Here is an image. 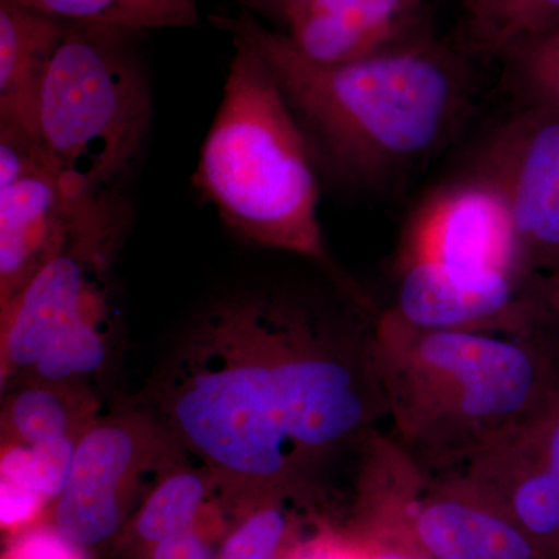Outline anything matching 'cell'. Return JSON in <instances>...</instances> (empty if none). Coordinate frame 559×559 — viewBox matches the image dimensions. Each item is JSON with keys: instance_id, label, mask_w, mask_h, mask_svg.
I'll return each instance as SVG.
<instances>
[{"instance_id": "cell-10", "label": "cell", "mask_w": 559, "mask_h": 559, "mask_svg": "<svg viewBox=\"0 0 559 559\" xmlns=\"http://www.w3.org/2000/svg\"><path fill=\"white\" fill-rule=\"evenodd\" d=\"M502 191L535 275L559 266V112L527 108L500 128L479 165Z\"/></svg>"}, {"instance_id": "cell-5", "label": "cell", "mask_w": 559, "mask_h": 559, "mask_svg": "<svg viewBox=\"0 0 559 559\" xmlns=\"http://www.w3.org/2000/svg\"><path fill=\"white\" fill-rule=\"evenodd\" d=\"M123 229L119 200L103 201L39 274L0 308V390L38 380L100 393L123 340L112 282Z\"/></svg>"}, {"instance_id": "cell-4", "label": "cell", "mask_w": 559, "mask_h": 559, "mask_svg": "<svg viewBox=\"0 0 559 559\" xmlns=\"http://www.w3.org/2000/svg\"><path fill=\"white\" fill-rule=\"evenodd\" d=\"M194 183L231 230L330 267L308 139L274 72L238 36Z\"/></svg>"}, {"instance_id": "cell-15", "label": "cell", "mask_w": 559, "mask_h": 559, "mask_svg": "<svg viewBox=\"0 0 559 559\" xmlns=\"http://www.w3.org/2000/svg\"><path fill=\"white\" fill-rule=\"evenodd\" d=\"M0 392V441L11 443L80 439L105 406L95 390L61 382L20 381Z\"/></svg>"}, {"instance_id": "cell-12", "label": "cell", "mask_w": 559, "mask_h": 559, "mask_svg": "<svg viewBox=\"0 0 559 559\" xmlns=\"http://www.w3.org/2000/svg\"><path fill=\"white\" fill-rule=\"evenodd\" d=\"M412 527L436 559H540L513 518L459 471L425 474Z\"/></svg>"}, {"instance_id": "cell-21", "label": "cell", "mask_w": 559, "mask_h": 559, "mask_svg": "<svg viewBox=\"0 0 559 559\" xmlns=\"http://www.w3.org/2000/svg\"><path fill=\"white\" fill-rule=\"evenodd\" d=\"M301 492H270L250 500L252 511L224 540L218 559H280L290 532L286 503Z\"/></svg>"}, {"instance_id": "cell-19", "label": "cell", "mask_w": 559, "mask_h": 559, "mask_svg": "<svg viewBox=\"0 0 559 559\" xmlns=\"http://www.w3.org/2000/svg\"><path fill=\"white\" fill-rule=\"evenodd\" d=\"M499 60L528 108L559 112V21L518 40Z\"/></svg>"}, {"instance_id": "cell-1", "label": "cell", "mask_w": 559, "mask_h": 559, "mask_svg": "<svg viewBox=\"0 0 559 559\" xmlns=\"http://www.w3.org/2000/svg\"><path fill=\"white\" fill-rule=\"evenodd\" d=\"M377 308L280 290L201 312L134 403L215 476L223 495H308L333 460L389 418L374 355Z\"/></svg>"}, {"instance_id": "cell-9", "label": "cell", "mask_w": 559, "mask_h": 559, "mask_svg": "<svg viewBox=\"0 0 559 559\" xmlns=\"http://www.w3.org/2000/svg\"><path fill=\"white\" fill-rule=\"evenodd\" d=\"M109 198L87 200L73 194L47 164L38 140L0 124V308L39 274L81 221Z\"/></svg>"}, {"instance_id": "cell-27", "label": "cell", "mask_w": 559, "mask_h": 559, "mask_svg": "<svg viewBox=\"0 0 559 559\" xmlns=\"http://www.w3.org/2000/svg\"><path fill=\"white\" fill-rule=\"evenodd\" d=\"M538 301L544 325L559 344V266L540 275Z\"/></svg>"}, {"instance_id": "cell-24", "label": "cell", "mask_w": 559, "mask_h": 559, "mask_svg": "<svg viewBox=\"0 0 559 559\" xmlns=\"http://www.w3.org/2000/svg\"><path fill=\"white\" fill-rule=\"evenodd\" d=\"M151 559H218L198 525L162 539L151 550Z\"/></svg>"}, {"instance_id": "cell-3", "label": "cell", "mask_w": 559, "mask_h": 559, "mask_svg": "<svg viewBox=\"0 0 559 559\" xmlns=\"http://www.w3.org/2000/svg\"><path fill=\"white\" fill-rule=\"evenodd\" d=\"M374 355L392 437L428 476L462 469L559 385V344L546 325L423 330L385 308L374 319Z\"/></svg>"}, {"instance_id": "cell-11", "label": "cell", "mask_w": 559, "mask_h": 559, "mask_svg": "<svg viewBox=\"0 0 559 559\" xmlns=\"http://www.w3.org/2000/svg\"><path fill=\"white\" fill-rule=\"evenodd\" d=\"M308 61L341 66L428 39L425 0H285L271 14Z\"/></svg>"}, {"instance_id": "cell-14", "label": "cell", "mask_w": 559, "mask_h": 559, "mask_svg": "<svg viewBox=\"0 0 559 559\" xmlns=\"http://www.w3.org/2000/svg\"><path fill=\"white\" fill-rule=\"evenodd\" d=\"M66 28L21 0H0V124L38 140L40 90Z\"/></svg>"}, {"instance_id": "cell-18", "label": "cell", "mask_w": 559, "mask_h": 559, "mask_svg": "<svg viewBox=\"0 0 559 559\" xmlns=\"http://www.w3.org/2000/svg\"><path fill=\"white\" fill-rule=\"evenodd\" d=\"M469 50L500 58L518 40L559 21V0H459Z\"/></svg>"}, {"instance_id": "cell-8", "label": "cell", "mask_w": 559, "mask_h": 559, "mask_svg": "<svg viewBox=\"0 0 559 559\" xmlns=\"http://www.w3.org/2000/svg\"><path fill=\"white\" fill-rule=\"evenodd\" d=\"M412 264L455 277H540L525 264L502 191L480 168L433 190L412 212L393 267Z\"/></svg>"}, {"instance_id": "cell-13", "label": "cell", "mask_w": 559, "mask_h": 559, "mask_svg": "<svg viewBox=\"0 0 559 559\" xmlns=\"http://www.w3.org/2000/svg\"><path fill=\"white\" fill-rule=\"evenodd\" d=\"M532 418L489 443L459 473L513 518L540 559H559V480Z\"/></svg>"}, {"instance_id": "cell-2", "label": "cell", "mask_w": 559, "mask_h": 559, "mask_svg": "<svg viewBox=\"0 0 559 559\" xmlns=\"http://www.w3.org/2000/svg\"><path fill=\"white\" fill-rule=\"evenodd\" d=\"M212 21L259 51L305 135L337 171L367 187L389 186L428 160L468 105L465 70L433 36L367 60L320 66L248 10Z\"/></svg>"}, {"instance_id": "cell-28", "label": "cell", "mask_w": 559, "mask_h": 559, "mask_svg": "<svg viewBox=\"0 0 559 559\" xmlns=\"http://www.w3.org/2000/svg\"><path fill=\"white\" fill-rule=\"evenodd\" d=\"M240 3L248 11H259V13L271 14L278 5H282L285 0H235Z\"/></svg>"}, {"instance_id": "cell-25", "label": "cell", "mask_w": 559, "mask_h": 559, "mask_svg": "<svg viewBox=\"0 0 559 559\" xmlns=\"http://www.w3.org/2000/svg\"><path fill=\"white\" fill-rule=\"evenodd\" d=\"M532 425L540 450L559 480V385L543 409L532 418Z\"/></svg>"}, {"instance_id": "cell-16", "label": "cell", "mask_w": 559, "mask_h": 559, "mask_svg": "<svg viewBox=\"0 0 559 559\" xmlns=\"http://www.w3.org/2000/svg\"><path fill=\"white\" fill-rule=\"evenodd\" d=\"M216 492L223 491L215 476L180 451L145 496L135 518V535L154 547L168 536L194 527Z\"/></svg>"}, {"instance_id": "cell-22", "label": "cell", "mask_w": 559, "mask_h": 559, "mask_svg": "<svg viewBox=\"0 0 559 559\" xmlns=\"http://www.w3.org/2000/svg\"><path fill=\"white\" fill-rule=\"evenodd\" d=\"M49 506V500L31 489L0 480V522L3 528L13 530L31 524Z\"/></svg>"}, {"instance_id": "cell-20", "label": "cell", "mask_w": 559, "mask_h": 559, "mask_svg": "<svg viewBox=\"0 0 559 559\" xmlns=\"http://www.w3.org/2000/svg\"><path fill=\"white\" fill-rule=\"evenodd\" d=\"M76 441L60 439L36 444L0 441V480L31 489L53 506L69 479Z\"/></svg>"}, {"instance_id": "cell-7", "label": "cell", "mask_w": 559, "mask_h": 559, "mask_svg": "<svg viewBox=\"0 0 559 559\" xmlns=\"http://www.w3.org/2000/svg\"><path fill=\"white\" fill-rule=\"evenodd\" d=\"M182 451L159 419L130 400L102 411L76 441L69 479L53 503L55 528L79 547L119 532L143 484H156Z\"/></svg>"}, {"instance_id": "cell-26", "label": "cell", "mask_w": 559, "mask_h": 559, "mask_svg": "<svg viewBox=\"0 0 559 559\" xmlns=\"http://www.w3.org/2000/svg\"><path fill=\"white\" fill-rule=\"evenodd\" d=\"M290 559H364V555L353 538L316 536L297 547Z\"/></svg>"}, {"instance_id": "cell-17", "label": "cell", "mask_w": 559, "mask_h": 559, "mask_svg": "<svg viewBox=\"0 0 559 559\" xmlns=\"http://www.w3.org/2000/svg\"><path fill=\"white\" fill-rule=\"evenodd\" d=\"M68 24H103L131 32L191 28L200 24L198 0H21Z\"/></svg>"}, {"instance_id": "cell-6", "label": "cell", "mask_w": 559, "mask_h": 559, "mask_svg": "<svg viewBox=\"0 0 559 559\" xmlns=\"http://www.w3.org/2000/svg\"><path fill=\"white\" fill-rule=\"evenodd\" d=\"M135 33L68 24L44 79L39 146L76 197H117L148 135L150 91Z\"/></svg>"}, {"instance_id": "cell-23", "label": "cell", "mask_w": 559, "mask_h": 559, "mask_svg": "<svg viewBox=\"0 0 559 559\" xmlns=\"http://www.w3.org/2000/svg\"><path fill=\"white\" fill-rule=\"evenodd\" d=\"M76 547L57 528L55 532L38 530L17 540L9 559H83Z\"/></svg>"}]
</instances>
